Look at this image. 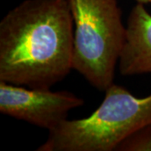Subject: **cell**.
Returning <instances> with one entry per match:
<instances>
[{"label": "cell", "mask_w": 151, "mask_h": 151, "mask_svg": "<svg viewBox=\"0 0 151 151\" xmlns=\"http://www.w3.org/2000/svg\"><path fill=\"white\" fill-rule=\"evenodd\" d=\"M69 0H24L0 21V81L50 89L72 70Z\"/></svg>", "instance_id": "1"}, {"label": "cell", "mask_w": 151, "mask_h": 151, "mask_svg": "<svg viewBox=\"0 0 151 151\" xmlns=\"http://www.w3.org/2000/svg\"><path fill=\"white\" fill-rule=\"evenodd\" d=\"M84 100L68 91L29 88L0 81V113L39 128L53 129Z\"/></svg>", "instance_id": "4"}, {"label": "cell", "mask_w": 151, "mask_h": 151, "mask_svg": "<svg viewBox=\"0 0 151 151\" xmlns=\"http://www.w3.org/2000/svg\"><path fill=\"white\" fill-rule=\"evenodd\" d=\"M137 4H151V0H135Z\"/></svg>", "instance_id": "7"}, {"label": "cell", "mask_w": 151, "mask_h": 151, "mask_svg": "<svg viewBox=\"0 0 151 151\" xmlns=\"http://www.w3.org/2000/svg\"><path fill=\"white\" fill-rule=\"evenodd\" d=\"M118 65L123 76L151 73V14L144 4H136L130 11Z\"/></svg>", "instance_id": "5"}, {"label": "cell", "mask_w": 151, "mask_h": 151, "mask_svg": "<svg viewBox=\"0 0 151 151\" xmlns=\"http://www.w3.org/2000/svg\"><path fill=\"white\" fill-rule=\"evenodd\" d=\"M151 124V94L136 97L113 83L100 106L90 116L66 119L50 130L37 151H115L136 130Z\"/></svg>", "instance_id": "2"}, {"label": "cell", "mask_w": 151, "mask_h": 151, "mask_svg": "<svg viewBox=\"0 0 151 151\" xmlns=\"http://www.w3.org/2000/svg\"><path fill=\"white\" fill-rule=\"evenodd\" d=\"M115 151H151V124L136 130L124 139Z\"/></svg>", "instance_id": "6"}, {"label": "cell", "mask_w": 151, "mask_h": 151, "mask_svg": "<svg viewBox=\"0 0 151 151\" xmlns=\"http://www.w3.org/2000/svg\"><path fill=\"white\" fill-rule=\"evenodd\" d=\"M74 23L72 68L98 91L113 83L126 40L119 0H69Z\"/></svg>", "instance_id": "3"}]
</instances>
